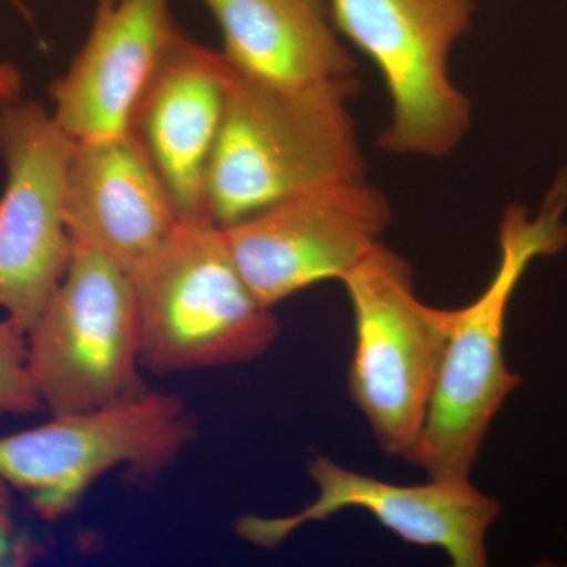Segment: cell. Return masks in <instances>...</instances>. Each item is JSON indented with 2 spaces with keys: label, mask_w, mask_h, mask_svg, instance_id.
<instances>
[{
  "label": "cell",
  "mask_w": 567,
  "mask_h": 567,
  "mask_svg": "<svg viewBox=\"0 0 567 567\" xmlns=\"http://www.w3.org/2000/svg\"><path fill=\"white\" fill-rule=\"evenodd\" d=\"M233 80L221 52L181 32L134 112L130 132L151 156L182 221H210L208 169Z\"/></svg>",
  "instance_id": "12"
},
{
  "label": "cell",
  "mask_w": 567,
  "mask_h": 567,
  "mask_svg": "<svg viewBox=\"0 0 567 567\" xmlns=\"http://www.w3.org/2000/svg\"><path fill=\"white\" fill-rule=\"evenodd\" d=\"M44 557V547L14 520L13 487L0 476V567L31 566Z\"/></svg>",
  "instance_id": "16"
},
{
  "label": "cell",
  "mask_w": 567,
  "mask_h": 567,
  "mask_svg": "<svg viewBox=\"0 0 567 567\" xmlns=\"http://www.w3.org/2000/svg\"><path fill=\"white\" fill-rule=\"evenodd\" d=\"M357 82L281 91L234 70L207 177V216L226 229L330 183L364 178L347 102Z\"/></svg>",
  "instance_id": "1"
},
{
  "label": "cell",
  "mask_w": 567,
  "mask_h": 567,
  "mask_svg": "<svg viewBox=\"0 0 567 567\" xmlns=\"http://www.w3.org/2000/svg\"><path fill=\"white\" fill-rule=\"evenodd\" d=\"M44 412L29 371V333L17 320H0V416Z\"/></svg>",
  "instance_id": "15"
},
{
  "label": "cell",
  "mask_w": 567,
  "mask_h": 567,
  "mask_svg": "<svg viewBox=\"0 0 567 567\" xmlns=\"http://www.w3.org/2000/svg\"><path fill=\"white\" fill-rule=\"evenodd\" d=\"M391 219L385 194L361 178L297 194L223 230L252 292L275 308L316 284L342 281L382 244Z\"/></svg>",
  "instance_id": "9"
},
{
  "label": "cell",
  "mask_w": 567,
  "mask_h": 567,
  "mask_svg": "<svg viewBox=\"0 0 567 567\" xmlns=\"http://www.w3.org/2000/svg\"><path fill=\"white\" fill-rule=\"evenodd\" d=\"M341 282L354 322L350 394L382 450L406 458L423 432L456 309L423 303L412 267L383 244Z\"/></svg>",
  "instance_id": "4"
},
{
  "label": "cell",
  "mask_w": 567,
  "mask_h": 567,
  "mask_svg": "<svg viewBox=\"0 0 567 567\" xmlns=\"http://www.w3.org/2000/svg\"><path fill=\"white\" fill-rule=\"evenodd\" d=\"M22 80L21 71L9 62H0V104L21 100Z\"/></svg>",
  "instance_id": "17"
},
{
  "label": "cell",
  "mask_w": 567,
  "mask_h": 567,
  "mask_svg": "<svg viewBox=\"0 0 567 567\" xmlns=\"http://www.w3.org/2000/svg\"><path fill=\"white\" fill-rule=\"evenodd\" d=\"M65 210L73 245L102 252L126 271L181 221L151 156L132 132L74 144Z\"/></svg>",
  "instance_id": "13"
},
{
  "label": "cell",
  "mask_w": 567,
  "mask_h": 567,
  "mask_svg": "<svg viewBox=\"0 0 567 567\" xmlns=\"http://www.w3.org/2000/svg\"><path fill=\"white\" fill-rule=\"evenodd\" d=\"M178 33L167 0L96 2L84 47L51 87L52 117L74 144L130 133L137 104Z\"/></svg>",
  "instance_id": "11"
},
{
  "label": "cell",
  "mask_w": 567,
  "mask_h": 567,
  "mask_svg": "<svg viewBox=\"0 0 567 567\" xmlns=\"http://www.w3.org/2000/svg\"><path fill=\"white\" fill-rule=\"evenodd\" d=\"M29 371L51 416L110 409L151 391L125 268L73 245L61 286L29 331Z\"/></svg>",
  "instance_id": "7"
},
{
  "label": "cell",
  "mask_w": 567,
  "mask_h": 567,
  "mask_svg": "<svg viewBox=\"0 0 567 567\" xmlns=\"http://www.w3.org/2000/svg\"><path fill=\"white\" fill-rule=\"evenodd\" d=\"M567 167L539 212L511 205L499 223V260L484 292L456 309L423 432L406 461L429 477H470L492 421L522 385L505 361L507 308L529 264L567 246Z\"/></svg>",
  "instance_id": "2"
},
{
  "label": "cell",
  "mask_w": 567,
  "mask_h": 567,
  "mask_svg": "<svg viewBox=\"0 0 567 567\" xmlns=\"http://www.w3.org/2000/svg\"><path fill=\"white\" fill-rule=\"evenodd\" d=\"M328 6L338 31L375 63L390 93V125L377 145L393 155H451L472 122V106L447 63L472 25V0H328Z\"/></svg>",
  "instance_id": "6"
},
{
  "label": "cell",
  "mask_w": 567,
  "mask_h": 567,
  "mask_svg": "<svg viewBox=\"0 0 567 567\" xmlns=\"http://www.w3.org/2000/svg\"><path fill=\"white\" fill-rule=\"evenodd\" d=\"M196 436V417L178 395L148 391L125 404L52 415L37 427L0 435V476L28 496L37 516L54 524L112 470L148 483Z\"/></svg>",
  "instance_id": "5"
},
{
  "label": "cell",
  "mask_w": 567,
  "mask_h": 567,
  "mask_svg": "<svg viewBox=\"0 0 567 567\" xmlns=\"http://www.w3.org/2000/svg\"><path fill=\"white\" fill-rule=\"evenodd\" d=\"M13 2H17L18 6H20V0H13Z\"/></svg>",
  "instance_id": "18"
},
{
  "label": "cell",
  "mask_w": 567,
  "mask_h": 567,
  "mask_svg": "<svg viewBox=\"0 0 567 567\" xmlns=\"http://www.w3.org/2000/svg\"><path fill=\"white\" fill-rule=\"evenodd\" d=\"M319 494L290 516L246 514L235 533L252 546L276 548L305 525L347 509L371 514L406 544L445 551L456 567L487 565L486 536L502 506L473 486L470 477H429L425 484L386 483L315 454L306 462Z\"/></svg>",
  "instance_id": "10"
},
{
  "label": "cell",
  "mask_w": 567,
  "mask_h": 567,
  "mask_svg": "<svg viewBox=\"0 0 567 567\" xmlns=\"http://www.w3.org/2000/svg\"><path fill=\"white\" fill-rule=\"evenodd\" d=\"M218 22L221 54L246 80L281 91L357 82L324 0H199Z\"/></svg>",
  "instance_id": "14"
},
{
  "label": "cell",
  "mask_w": 567,
  "mask_h": 567,
  "mask_svg": "<svg viewBox=\"0 0 567 567\" xmlns=\"http://www.w3.org/2000/svg\"><path fill=\"white\" fill-rule=\"evenodd\" d=\"M128 274L140 363L153 375L251 363L278 341L275 308L252 292L210 221L181 219Z\"/></svg>",
  "instance_id": "3"
},
{
  "label": "cell",
  "mask_w": 567,
  "mask_h": 567,
  "mask_svg": "<svg viewBox=\"0 0 567 567\" xmlns=\"http://www.w3.org/2000/svg\"><path fill=\"white\" fill-rule=\"evenodd\" d=\"M74 142L39 103L0 104V308L31 331L69 270L66 175Z\"/></svg>",
  "instance_id": "8"
}]
</instances>
